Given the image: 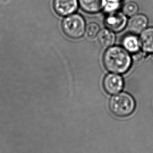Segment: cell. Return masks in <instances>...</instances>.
Returning <instances> with one entry per match:
<instances>
[{"instance_id": "obj_7", "label": "cell", "mask_w": 153, "mask_h": 153, "mask_svg": "<svg viewBox=\"0 0 153 153\" xmlns=\"http://www.w3.org/2000/svg\"><path fill=\"white\" fill-rule=\"evenodd\" d=\"M148 19L143 14H136L131 17L128 23V28L131 33L139 34L146 29Z\"/></svg>"}, {"instance_id": "obj_13", "label": "cell", "mask_w": 153, "mask_h": 153, "mask_svg": "<svg viewBox=\"0 0 153 153\" xmlns=\"http://www.w3.org/2000/svg\"><path fill=\"white\" fill-rule=\"evenodd\" d=\"M85 31L88 38H93L98 35L100 32V26L96 23H90L86 27Z\"/></svg>"}, {"instance_id": "obj_14", "label": "cell", "mask_w": 153, "mask_h": 153, "mask_svg": "<svg viewBox=\"0 0 153 153\" xmlns=\"http://www.w3.org/2000/svg\"><path fill=\"white\" fill-rule=\"evenodd\" d=\"M122 0H105L107 2H114V3H120Z\"/></svg>"}, {"instance_id": "obj_8", "label": "cell", "mask_w": 153, "mask_h": 153, "mask_svg": "<svg viewBox=\"0 0 153 153\" xmlns=\"http://www.w3.org/2000/svg\"><path fill=\"white\" fill-rule=\"evenodd\" d=\"M139 39L143 52L147 54L153 53V27L144 29L141 33Z\"/></svg>"}, {"instance_id": "obj_12", "label": "cell", "mask_w": 153, "mask_h": 153, "mask_svg": "<svg viewBox=\"0 0 153 153\" xmlns=\"http://www.w3.org/2000/svg\"><path fill=\"white\" fill-rule=\"evenodd\" d=\"M139 6L134 2H128L125 4L123 8V13L127 16L132 17L137 14L139 11Z\"/></svg>"}, {"instance_id": "obj_4", "label": "cell", "mask_w": 153, "mask_h": 153, "mask_svg": "<svg viewBox=\"0 0 153 153\" xmlns=\"http://www.w3.org/2000/svg\"><path fill=\"white\" fill-rule=\"evenodd\" d=\"M127 19L123 13L114 11L108 13L105 24L108 29L114 32H120L126 27Z\"/></svg>"}, {"instance_id": "obj_1", "label": "cell", "mask_w": 153, "mask_h": 153, "mask_svg": "<svg viewBox=\"0 0 153 153\" xmlns=\"http://www.w3.org/2000/svg\"><path fill=\"white\" fill-rule=\"evenodd\" d=\"M103 62L108 70L117 74H122L130 68L132 59L128 52L124 48L113 46L105 51Z\"/></svg>"}, {"instance_id": "obj_9", "label": "cell", "mask_w": 153, "mask_h": 153, "mask_svg": "<svg viewBox=\"0 0 153 153\" xmlns=\"http://www.w3.org/2000/svg\"><path fill=\"white\" fill-rule=\"evenodd\" d=\"M123 47L128 52L132 54H136L141 48L139 38L134 34H128L122 38Z\"/></svg>"}, {"instance_id": "obj_5", "label": "cell", "mask_w": 153, "mask_h": 153, "mask_svg": "<svg viewBox=\"0 0 153 153\" xmlns=\"http://www.w3.org/2000/svg\"><path fill=\"white\" fill-rule=\"evenodd\" d=\"M103 86L107 93L114 94L122 90L124 86V82L122 77L119 75L110 74L104 79Z\"/></svg>"}, {"instance_id": "obj_11", "label": "cell", "mask_w": 153, "mask_h": 153, "mask_svg": "<svg viewBox=\"0 0 153 153\" xmlns=\"http://www.w3.org/2000/svg\"><path fill=\"white\" fill-rule=\"evenodd\" d=\"M115 39L114 33L109 29H102L98 34V42L102 47H109L113 45Z\"/></svg>"}, {"instance_id": "obj_6", "label": "cell", "mask_w": 153, "mask_h": 153, "mask_svg": "<svg viewBox=\"0 0 153 153\" xmlns=\"http://www.w3.org/2000/svg\"><path fill=\"white\" fill-rule=\"evenodd\" d=\"M54 10L58 14L65 16L72 14L78 8L77 0H54Z\"/></svg>"}, {"instance_id": "obj_10", "label": "cell", "mask_w": 153, "mask_h": 153, "mask_svg": "<svg viewBox=\"0 0 153 153\" xmlns=\"http://www.w3.org/2000/svg\"><path fill=\"white\" fill-rule=\"evenodd\" d=\"M80 7L86 12L96 13L104 8L105 0H79Z\"/></svg>"}, {"instance_id": "obj_3", "label": "cell", "mask_w": 153, "mask_h": 153, "mask_svg": "<svg viewBox=\"0 0 153 153\" xmlns=\"http://www.w3.org/2000/svg\"><path fill=\"white\" fill-rule=\"evenodd\" d=\"M62 27L66 35L74 39L81 38L86 30L84 20L77 14L70 15L65 17L62 22Z\"/></svg>"}, {"instance_id": "obj_2", "label": "cell", "mask_w": 153, "mask_h": 153, "mask_svg": "<svg viewBox=\"0 0 153 153\" xmlns=\"http://www.w3.org/2000/svg\"><path fill=\"white\" fill-rule=\"evenodd\" d=\"M109 108L115 116L125 117L130 116L134 112L135 101L134 98L128 93H119L111 98Z\"/></svg>"}]
</instances>
